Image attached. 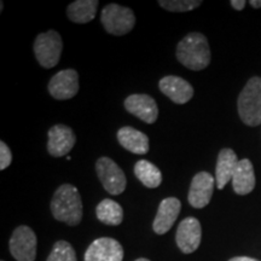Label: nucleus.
Listing matches in <instances>:
<instances>
[{
    "label": "nucleus",
    "mask_w": 261,
    "mask_h": 261,
    "mask_svg": "<svg viewBox=\"0 0 261 261\" xmlns=\"http://www.w3.org/2000/svg\"><path fill=\"white\" fill-rule=\"evenodd\" d=\"M51 213L58 221L76 226L83 219V201L74 185L63 184L57 189L51 200Z\"/></svg>",
    "instance_id": "1"
},
{
    "label": "nucleus",
    "mask_w": 261,
    "mask_h": 261,
    "mask_svg": "<svg viewBox=\"0 0 261 261\" xmlns=\"http://www.w3.org/2000/svg\"><path fill=\"white\" fill-rule=\"evenodd\" d=\"M178 61L190 70H202L211 63V48L202 33H190L177 45Z\"/></svg>",
    "instance_id": "2"
},
{
    "label": "nucleus",
    "mask_w": 261,
    "mask_h": 261,
    "mask_svg": "<svg viewBox=\"0 0 261 261\" xmlns=\"http://www.w3.org/2000/svg\"><path fill=\"white\" fill-rule=\"evenodd\" d=\"M238 115L247 126L261 123V77L253 76L246 84L237 99Z\"/></svg>",
    "instance_id": "3"
},
{
    "label": "nucleus",
    "mask_w": 261,
    "mask_h": 261,
    "mask_svg": "<svg viewBox=\"0 0 261 261\" xmlns=\"http://www.w3.org/2000/svg\"><path fill=\"white\" fill-rule=\"evenodd\" d=\"M33 50L41 67L47 69L56 67L63 51V41L60 33L48 31L39 34L33 45Z\"/></svg>",
    "instance_id": "4"
},
{
    "label": "nucleus",
    "mask_w": 261,
    "mask_h": 261,
    "mask_svg": "<svg viewBox=\"0 0 261 261\" xmlns=\"http://www.w3.org/2000/svg\"><path fill=\"white\" fill-rule=\"evenodd\" d=\"M100 22L109 34L126 35L132 31L136 24L135 12L125 6L109 4L102 10Z\"/></svg>",
    "instance_id": "5"
},
{
    "label": "nucleus",
    "mask_w": 261,
    "mask_h": 261,
    "mask_svg": "<svg viewBox=\"0 0 261 261\" xmlns=\"http://www.w3.org/2000/svg\"><path fill=\"white\" fill-rule=\"evenodd\" d=\"M96 171L103 188L110 195L116 196L125 191L127 187L126 175L114 160L106 156L99 158L96 162Z\"/></svg>",
    "instance_id": "6"
},
{
    "label": "nucleus",
    "mask_w": 261,
    "mask_h": 261,
    "mask_svg": "<svg viewBox=\"0 0 261 261\" xmlns=\"http://www.w3.org/2000/svg\"><path fill=\"white\" fill-rule=\"evenodd\" d=\"M9 248L11 255L17 261H34L37 256V234L29 226H18L10 238Z\"/></svg>",
    "instance_id": "7"
},
{
    "label": "nucleus",
    "mask_w": 261,
    "mask_h": 261,
    "mask_svg": "<svg viewBox=\"0 0 261 261\" xmlns=\"http://www.w3.org/2000/svg\"><path fill=\"white\" fill-rule=\"evenodd\" d=\"M48 92L55 99L67 100L79 92V74L74 69L58 71L48 83Z\"/></svg>",
    "instance_id": "8"
},
{
    "label": "nucleus",
    "mask_w": 261,
    "mask_h": 261,
    "mask_svg": "<svg viewBox=\"0 0 261 261\" xmlns=\"http://www.w3.org/2000/svg\"><path fill=\"white\" fill-rule=\"evenodd\" d=\"M215 178L208 172H200L192 178L188 200L194 208L201 210L210 204L213 196Z\"/></svg>",
    "instance_id": "9"
},
{
    "label": "nucleus",
    "mask_w": 261,
    "mask_h": 261,
    "mask_svg": "<svg viewBox=\"0 0 261 261\" xmlns=\"http://www.w3.org/2000/svg\"><path fill=\"white\" fill-rule=\"evenodd\" d=\"M123 248L116 240L97 238L85 253V261H122Z\"/></svg>",
    "instance_id": "10"
},
{
    "label": "nucleus",
    "mask_w": 261,
    "mask_h": 261,
    "mask_svg": "<svg viewBox=\"0 0 261 261\" xmlns=\"http://www.w3.org/2000/svg\"><path fill=\"white\" fill-rule=\"evenodd\" d=\"M76 137L67 125H56L48 130L47 151L54 158H63L73 150Z\"/></svg>",
    "instance_id": "11"
},
{
    "label": "nucleus",
    "mask_w": 261,
    "mask_h": 261,
    "mask_svg": "<svg viewBox=\"0 0 261 261\" xmlns=\"http://www.w3.org/2000/svg\"><path fill=\"white\" fill-rule=\"evenodd\" d=\"M202 228L196 218L189 217L179 224L177 228V246L184 254L194 253L201 244Z\"/></svg>",
    "instance_id": "12"
},
{
    "label": "nucleus",
    "mask_w": 261,
    "mask_h": 261,
    "mask_svg": "<svg viewBox=\"0 0 261 261\" xmlns=\"http://www.w3.org/2000/svg\"><path fill=\"white\" fill-rule=\"evenodd\" d=\"M123 106L127 112L150 125L158 120V104L154 98L148 94H130L125 99Z\"/></svg>",
    "instance_id": "13"
},
{
    "label": "nucleus",
    "mask_w": 261,
    "mask_h": 261,
    "mask_svg": "<svg viewBox=\"0 0 261 261\" xmlns=\"http://www.w3.org/2000/svg\"><path fill=\"white\" fill-rule=\"evenodd\" d=\"M161 92L175 104H185L194 97V87L180 76L168 75L159 83Z\"/></svg>",
    "instance_id": "14"
},
{
    "label": "nucleus",
    "mask_w": 261,
    "mask_h": 261,
    "mask_svg": "<svg viewBox=\"0 0 261 261\" xmlns=\"http://www.w3.org/2000/svg\"><path fill=\"white\" fill-rule=\"evenodd\" d=\"M181 210V203L177 197H167L159 205L152 228L158 234H165L171 230Z\"/></svg>",
    "instance_id": "15"
},
{
    "label": "nucleus",
    "mask_w": 261,
    "mask_h": 261,
    "mask_svg": "<svg viewBox=\"0 0 261 261\" xmlns=\"http://www.w3.org/2000/svg\"><path fill=\"white\" fill-rule=\"evenodd\" d=\"M236 152L232 149H223L218 155L215 167V184L219 190H223L228 181L232 180L234 169L238 165Z\"/></svg>",
    "instance_id": "16"
},
{
    "label": "nucleus",
    "mask_w": 261,
    "mask_h": 261,
    "mask_svg": "<svg viewBox=\"0 0 261 261\" xmlns=\"http://www.w3.org/2000/svg\"><path fill=\"white\" fill-rule=\"evenodd\" d=\"M117 140L122 148L133 154L144 155L149 151L148 136L130 126H125L117 130Z\"/></svg>",
    "instance_id": "17"
},
{
    "label": "nucleus",
    "mask_w": 261,
    "mask_h": 261,
    "mask_svg": "<svg viewBox=\"0 0 261 261\" xmlns=\"http://www.w3.org/2000/svg\"><path fill=\"white\" fill-rule=\"evenodd\" d=\"M233 191L237 195H248L255 188V174L250 160H240L232 177Z\"/></svg>",
    "instance_id": "18"
},
{
    "label": "nucleus",
    "mask_w": 261,
    "mask_h": 261,
    "mask_svg": "<svg viewBox=\"0 0 261 261\" xmlns=\"http://www.w3.org/2000/svg\"><path fill=\"white\" fill-rule=\"evenodd\" d=\"M98 5V0H76L68 6L67 16L74 23H89L96 17Z\"/></svg>",
    "instance_id": "19"
},
{
    "label": "nucleus",
    "mask_w": 261,
    "mask_h": 261,
    "mask_svg": "<svg viewBox=\"0 0 261 261\" xmlns=\"http://www.w3.org/2000/svg\"><path fill=\"white\" fill-rule=\"evenodd\" d=\"M96 215L100 223L109 225V226H117L123 220V210L117 202L106 198L98 203Z\"/></svg>",
    "instance_id": "20"
},
{
    "label": "nucleus",
    "mask_w": 261,
    "mask_h": 261,
    "mask_svg": "<svg viewBox=\"0 0 261 261\" xmlns=\"http://www.w3.org/2000/svg\"><path fill=\"white\" fill-rule=\"evenodd\" d=\"M135 174L142 184L149 189L159 188L162 182L161 171L148 160H139L136 163Z\"/></svg>",
    "instance_id": "21"
},
{
    "label": "nucleus",
    "mask_w": 261,
    "mask_h": 261,
    "mask_svg": "<svg viewBox=\"0 0 261 261\" xmlns=\"http://www.w3.org/2000/svg\"><path fill=\"white\" fill-rule=\"evenodd\" d=\"M46 261H77L76 253L67 241H58L52 248Z\"/></svg>",
    "instance_id": "22"
},
{
    "label": "nucleus",
    "mask_w": 261,
    "mask_h": 261,
    "mask_svg": "<svg viewBox=\"0 0 261 261\" xmlns=\"http://www.w3.org/2000/svg\"><path fill=\"white\" fill-rule=\"evenodd\" d=\"M202 4L200 0H160L159 5L162 9L172 12H187L197 9Z\"/></svg>",
    "instance_id": "23"
},
{
    "label": "nucleus",
    "mask_w": 261,
    "mask_h": 261,
    "mask_svg": "<svg viewBox=\"0 0 261 261\" xmlns=\"http://www.w3.org/2000/svg\"><path fill=\"white\" fill-rule=\"evenodd\" d=\"M12 162V154L11 150L5 144V142H0V169L4 171L8 168Z\"/></svg>",
    "instance_id": "24"
},
{
    "label": "nucleus",
    "mask_w": 261,
    "mask_h": 261,
    "mask_svg": "<svg viewBox=\"0 0 261 261\" xmlns=\"http://www.w3.org/2000/svg\"><path fill=\"white\" fill-rule=\"evenodd\" d=\"M230 4L234 10H237V11H241V10L244 9V6H246L247 3L244 2V0H231Z\"/></svg>",
    "instance_id": "25"
},
{
    "label": "nucleus",
    "mask_w": 261,
    "mask_h": 261,
    "mask_svg": "<svg viewBox=\"0 0 261 261\" xmlns=\"http://www.w3.org/2000/svg\"><path fill=\"white\" fill-rule=\"evenodd\" d=\"M228 261H259L257 259H254V257H249V256H236L230 259Z\"/></svg>",
    "instance_id": "26"
},
{
    "label": "nucleus",
    "mask_w": 261,
    "mask_h": 261,
    "mask_svg": "<svg viewBox=\"0 0 261 261\" xmlns=\"http://www.w3.org/2000/svg\"><path fill=\"white\" fill-rule=\"evenodd\" d=\"M249 4L252 5L254 9H260L261 8V0L260 2H256V0H250Z\"/></svg>",
    "instance_id": "27"
},
{
    "label": "nucleus",
    "mask_w": 261,
    "mask_h": 261,
    "mask_svg": "<svg viewBox=\"0 0 261 261\" xmlns=\"http://www.w3.org/2000/svg\"><path fill=\"white\" fill-rule=\"evenodd\" d=\"M136 261H150L148 259H144V257H139V259H137Z\"/></svg>",
    "instance_id": "28"
},
{
    "label": "nucleus",
    "mask_w": 261,
    "mask_h": 261,
    "mask_svg": "<svg viewBox=\"0 0 261 261\" xmlns=\"http://www.w3.org/2000/svg\"><path fill=\"white\" fill-rule=\"evenodd\" d=\"M2 261H4V260H2Z\"/></svg>",
    "instance_id": "29"
}]
</instances>
